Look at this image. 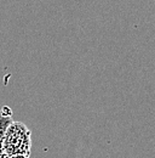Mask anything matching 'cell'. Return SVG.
<instances>
[{"label":"cell","mask_w":155,"mask_h":158,"mask_svg":"<svg viewBox=\"0 0 155 158\" xmlns=\"http://www.w3.org/2000/svg\"><path fill=\"white\" fill-rule=\"evenodd\" d=\"M4 147L7 156L24 155L30 156L32 152V131L22 122H12L5 133Z\"/></svg>","instance_id":"1"},{"label":"cell","mask_w":155,"mask_h":158,"mask_svg":"<svg viewBox=\"0 0 155 158\" xmlns=\"http://www.w3.org/2000/svg\"><path fill=\"white\" fill-rule=\"evenodd\" d=\"M14 122L12 119V111L10 107L4 106L0 110V158H9L5 147H4V138L7 127Z\"/></svg>","instance_id":"2"},{"label":"cell","mask_w":155,"mask_h":158,"mask_svg":"<svg viewBox=\"0 0 155 158\" xmlns=\"http://www.w3.org/2000/svg\"><path fill=\"white\" fill-rule=\"evenodd\" d=\"M9 158H29L28 156H24V155H15V156H10Z\"/></svg>","instance_id":"3"}]
</instances>
